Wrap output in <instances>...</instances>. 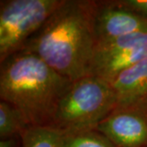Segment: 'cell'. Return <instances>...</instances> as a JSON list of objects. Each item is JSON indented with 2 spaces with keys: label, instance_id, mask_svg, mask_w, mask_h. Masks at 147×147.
<instances>
[{
  "label": "cell",
  "instance_id": "1",
  "mask_svg": "<svg viewBox=\"0 0 147 147\" xmlns=\"http://www.w3.org/2000/svg\"><path fill=\"white\" fill-rule=\"evenodd\" d=\"M90 0H63L21 51L31 53L75 81L88 74L96 41Z\"/></svg>",
  "mask_w": 147,
  "mask_h": 147
},
{
  "label": "cell",
  "instance_id": "2",
  "mask_svg": "<svg viewBox=\"0 0 147 147\" xmlns=\"http://www.w3.org/2000/svg\"><path fill=\"white\" fill-rule=\"evenodd\" d=\"M72 83L26 51L1 62V100L18 110L28 127H51L58 103Z\"/></svg>",
  "mask_w": 147,
  "mask_h": 147
},
{
  "label": "cell",
  "instance_id": "3",
  "mask_svg": "<svg viewBox=\"0 0 147 147\" xmlns=\"http://www.w3.org/2000/svg\"><path fill=\"white\" fill-rule=\"evenodd\" d=\"M117 106L109 83L92 74L74 81L58 103L52 127L61 132L95 129Z\"/></svg>",
  "mask_w": 147,
  "mask_h": 147
},
{
  "label": "cell",
  "instance_id": "4",
  "mask_svg": "<svg viewBox=\"0 0 147 147\" xmlns=\"http://www.w3.org/2000/svg\"><path fill=\"white\" fill-rule=\"evenodd\" d=\"M63 0H6L0 4V62L21 52Z\"/></svg>",
  "mask_w": 147,
  "mask_h": 147
},
{
  "label": "cell",
  "instance_id": "5",
  "mask_svg": "<svg viewBox=\"0 0 147 147\" xmlns=\"http://www.w3.org/2000/svg\"><path fill=\"white\" fill-rule=\"evenodd\" d=\"M92 24L96 45L127 34L147 32V19L122 5L119 0L93 1Z\"/></svg>",
  "mask_w": 147,
  "mask_h": 147
},
{
  "label": "cell",
  "instance_id": "6",
  "mask_svg": "<svg viewBox=\"0 0 147 147\" xmlns=\"http://www.w3.org/2000/svg\"><path fill=\"white\" fill-rule=\"evenodd\" d=\"M95 129L116 147H147V105L117 106Z\"/></svg>",
  "mask_w": 147,
  "mask_h": 147
},
{
  "label": "cell",
  "instance_id": "7",
  "mask_svg": "<svg viewBox=\"0 0 147 147\" xmlns=\"http://www.w3.org/2000/svg\"><path fill=\"white\" fill-rule=\"evenodd\" d=\"M147 58V44L110 53H93L88 74L110 84L126 69Z\"/></svg>",
  "mask_w": 147,
  "mask_h": 147
},
{
  "label": "cell",
  "instance_id": "8",
  "mask_svg": "<svg viewBox=\"0 0 147 147\" xmlns=\"http://www.w3.org/2000/svg\"><path fill=\"white\" fill-rule=\"evenodd\" d=\"M110 84L117 98V106L142 102L147 96V58L121 72Z\"/></svg>",
  "mask_w": 147,
  "mask_h": 147
},
{
  "label": "cell",
  "instance_id": "9",
  "mask_svg": "<svg viewBox=\"0 0 147 147\" xmlns=\"http://www.w3.org/2000/svg\"><path fill=\"white\" fill-rule=\"evenodd\" d=\"M58 147H116L107 137L96 129L62 132Z\"/></svg>",
  "mask_w": 147,
  "mask_h": 147
},
{
  "label": "cell",
  "instance_id": "10",
  "mask_svg": "<svg viewBox=\"0 0 147 147\" xmlns=\"http://www.w3.org/2000/svg\"><path fill=\"white\" fill-rule=\"evenodd\" d=\"M61 135L52 127H28L20 136L21 147H58Z\"/></svg>",
  "mask_w": 147,
  "mask_h": 147
},
{
  "label": "cell",
  "instance_id": "11",
  "mask_svg": "<svg viewBox=\"0 0 147 147\" xmlns=\"http://www.w3.org/2000/svg\"><path fill=\"white\" fill-rule=\"evenodd\" d=\"M28 127L18 110L4 100L0 101V137L1 139L21 136Z\"/></svg>",
  "mask_w": 147,
  "mask_h": 147
},
{
  "label": "cell",
  "instance_id": "12",
  "mask_svg": "<svg viewBox=\"0 0 147 147\" xmlns=\"http://www.w3.org/2000/svg\"><path fill=\"white\" fill-rule=\"evenodd\" d=\"M119 2L127 8L147 19V0H119Z\"/></svg>",
  "mask_w": 147,
  "mask_h": 147
},
{
  "label": "cell",
  "instance_id": "13",
  "mask_svg": "<svg viewBox=\"0 0 147 147\" xmlns=\"http://www.w3.org/2000/svg\"><path fill=\"white\" fill-rule=\"evenodd\" d=\"M16 143L17 142L15 137L3 138L0 141V147H17Z\"/></svg>",
  "mask_w": 147,
  "mask_h": 147
},
{
  "label": "cell",
  "instance_id": "14",
  "mask_svg": "<svg viewBox=\"0 0 147 147\" xmlns=\"http://www.w3.org/2000/svg\"><path fill=\"white\" fill-rule=\"evenodd\" d=\"M140 103H142V104H146V105H147V96L144 99V100H142V102H140ZM138 104V103H137Z\"/></svg>",
  "mask_w": 147,
  "mask_h": 147
}]
</instances>
